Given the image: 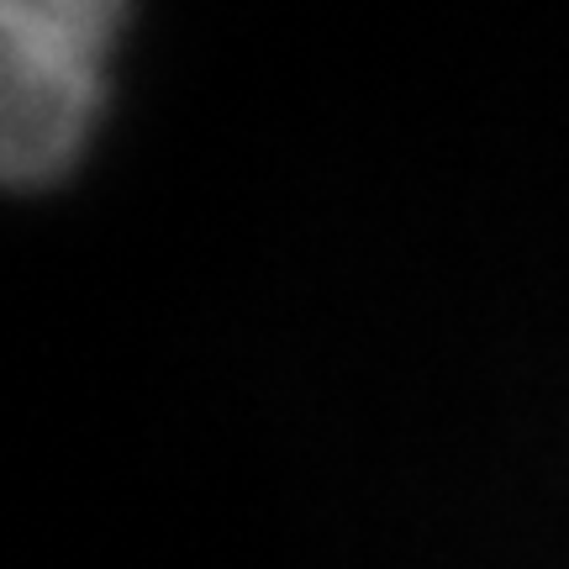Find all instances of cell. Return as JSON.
Segmentation results:
<instances>
[{"label": "cell", "mask_w": 569, "mask_h": 569, "mask_svg": "<svg viewBox=\"0 0 569 569\" xmlns=\"http://www.w3.org/2000/svg\"><path fill=\"white\" fill-rule=\"evenodd\" d=\"M132 0H0V169L63 180L106 111V63Z\"/></svg>", "instance_id": "1"}]
</instances>
